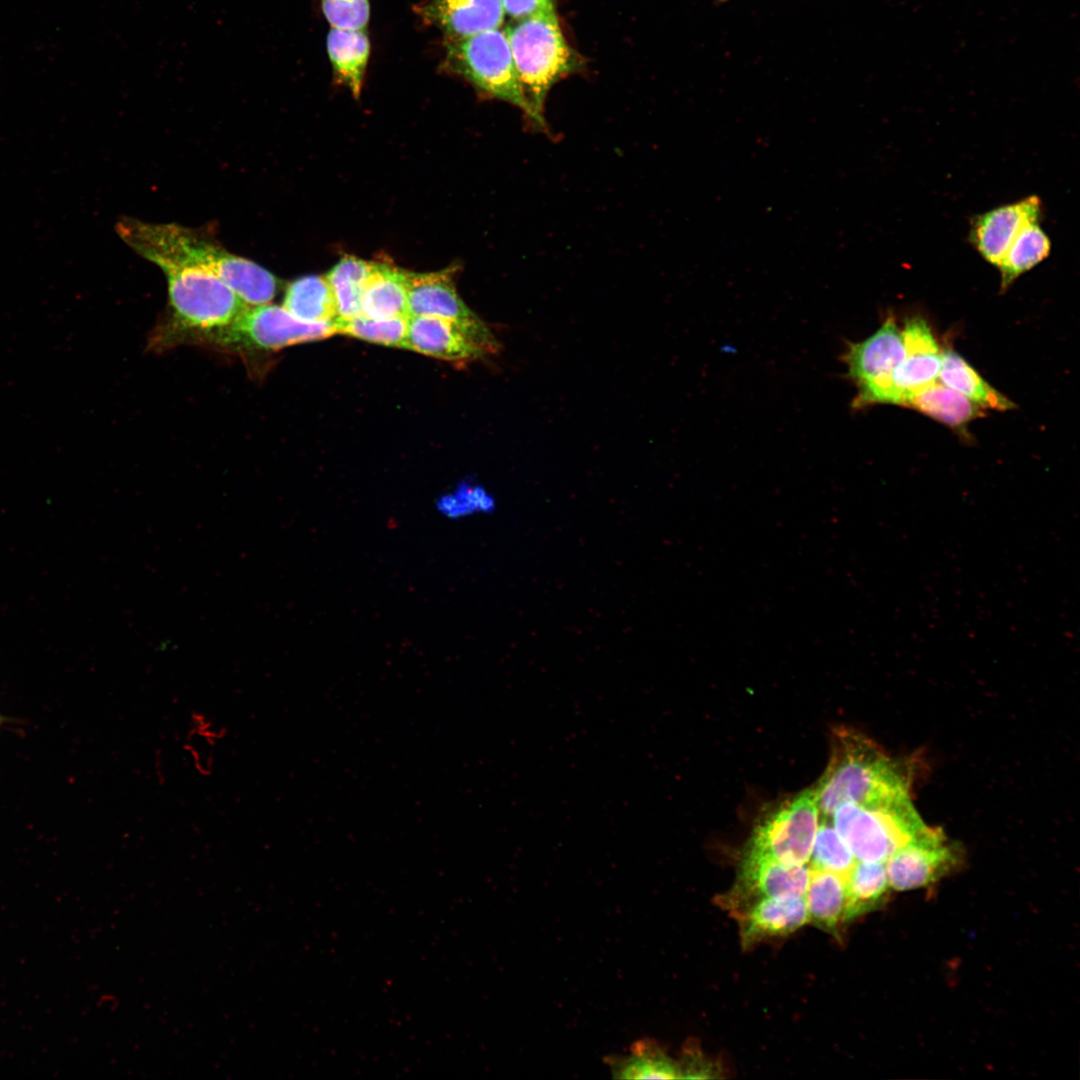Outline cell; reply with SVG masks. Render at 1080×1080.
I'll return each instance as SVG.
<instances>
[{
	"label": "cell",
	"instance_id": "12",
	"mask_svg": "<svg viewBox=\"0 0 1080 1080\" xmlns=\"http://www.w3.org/2000/svg\"><path fill=\"white\" fill-rule=\"evenodd\" d=\"M956 856L944 834L926 826L886 861L889 885L898 891L926 887L951 870Z\"/></svg>",
	"mask_w": 1080,
	"mask_h": 1080
},
{
	"label": "cell",
	"instance_id": "13",
	"mask_svg": "<svg viewBox=\"0 0 1080 1080\" xmlns=\"http://www.w3.org/2000/svg\"><path fill=\"white\" fill-rule=\"evenodd\" d=\"M1042 216V201L1031 195L973 217L968 239L984 260L997 267L1021 228Z\"/></svg>",
	"mask_w": 1080,
	"mask_h": 1080
},
{
	"label": "cell",
	"instance_id": "20",
	"mask_svg": "<svg viewBox=\"0 0 1080 1080\" xmlns=\"http://www.w3.org/2000/svg\"><path fill=\"white\" fill-rule=\"evenodd\" d=\"M899 405L913 408L960 431L982 415L979 407L964 395L935 382L906 394Z\"/></svg>",
	"mask_w": 1080,
	"mask_h": 1080
},
{
	"label": "cell",
	"instance_id": "5",
	"mask_svg": "<svg viewBox=\"0 0 1080 1080\" xmlns=\"http://www.w3.org/2000/svg\"><path fill=\"white\" fill-rule=\"evenodd\" d=\"M444 66L480 92L511 103L534 123L523 95L503 27L463 38L447 39Z\"/></svg>",
	"mask_w": 1080,
	"mask_h": 1080
},
{
	"label": "cell",
	"instance_id": "24",
	"mask_svg": "<svg viewBox=\"0 0 1080 1080\" xmlns=\"http://www.w3.org/2000/svg\"><path fill=\"white\" fill-rule=\"evenodd\" d=\"M847 901L844 922L879 907L890 887L883 862L855 861L845 876Z\"/></svg>",
	"mask_w": 1080,
	"mask_h": 1080
},
{
	"label": "cell",
	"instance_id": "21",
	"mask_svg": "<svg viewBox=\"0 0 1080 1080\" xmlns=\"http://www.w3.org/2000/svg\"><path fill=\"white\" fill-rule=\"evenodd\" d=\"M810 869L805 892L809 920L819 928L833 933L844 922L847 901L845 876L827 870Z\"/></svg>",
	"mask_w": 1080,
	"mask_h": 1080
},
{
	"label": "cell",
	"instance_id": "19",
	"mask_svg": "<svg viewBox=\"0 0 1080 1080\" xmlns=\"http://www.w3.org/2000/svg\"><path fill=\"white\" fill-rule=\"evenodd\" d=\"M327 52L337 82L357 98L361 94L369 55L370 40L365 29L331 27Z\"/></svg>",
	"mask_w": 1080,
	"mask_h": 1080
},
{
	"label": "cell",
	"instance_id": "18",
	"mask_svg": "<svg viewBox=\"0 0 1080 1080\" xmlns=\"http://www.w3.org/2000/svg\"><path fill=\"white\" fill-rule=\"evenodd\" d=\"M361 315L373 319L409 317L406 270L372 262L362 294Z\"/></svg>",
	"mask_w": 1080,
	"mask_h": 1080
},
{
	"label": "cell",
	"instance_id": "17",
	"mask_svg": "<svg viewBox=\"0 0 1080 1080\" xmlns=\"http://www.w3.org/2000/svg\"><path fill=\"white\" fill-rule=\"evenodd\" d=\"M405 349L452 362L486 354L459 326L433 316H409Z\"/></svg>",
	"mask_w": 1080,
	"mask_h": 1080
},
{
	"label": "cell",
	"instance_id": "14",
	"mask_svg": "<svg viewBox=\"0 0 1080 1080\" xmlns=\"http://www.w3.org/2000/svg\"><path fill=\"white\" fill-rule=\"evenodd\" d=\"M902 335L905 356L892 376L894 404L898 405L906 394L935 382L942 363V351L925 319H906Z\"/></svg>",
	"mask_w": 1080,
	"mask_h": 1080
},
{
	"label": "cell",
	"instance_id": "25",
	"mask_svg": "<svg viewBox=\"0 0 1080 1080\" xmlns=\"http://www.w3.org/2000/svg\"><path fill=\"white\" fill-rule=\"evenodd\" d=\"M1051 251V241L1042 229L1040 221H1031L1017 233L997 268L1000 271L1002 291L1023 273L1046 259Z\"/></svg>",
	"mask_w": 1080,
	"mask_h": 1080
},
{
	"label": "cell",
	"instance_id": "7",
	"mask_svg": "<svg viewBox=\"0 0 1080 1080\" xmlns=\"http://www.w3.org/2000/svg\"><path fill=\"white\" fill-rule=\"evenodd\" d=\"M337 334L336 320L308 323L283 306L270 303L247 306L231 324L195 337L192 342L231 351H276Z\"/></svg>",
	"mask_w": 1080,
	"mask_h": 1080
},
{
	"label": "cell",
	"instance_id": "29",
	"mask_svg": "<svg viewBox=\"0 0 1080 1080\" xmlns=\"http://www.w3.org/2000/svg\"><path fill=\"white\" fill-rule=\"evenodd\" d=\"M810 859V868L843 876H846L856 861L845 841L827 819H822L817 828Z\"/></svg>",
	"mask_w": 1080,
	"mask_h": 1080
},
{
	"label": "cell",
	"instance_id": "30",
	"mask_svg": "<svg viewBox=\"0 0 1080 1080\" xmlns=\"http://www.w3.org/2000/svg\"><path fill=\"white\" fill-rule=\"evenodd\" d=\"M494 497L483 487L463 482L436 501L438 513L449 520H460L495 510Z\"/></svg>",
	"mask_w": 1080,
	"mask_h": 1080
},
{
	"label": "cell",
	"instance_id": "22",
	"mask_svg": "<svg viewBox=\"0 0 1080 1080\" xmlns=\"http://www.w3.org/2000/svg\"><path fill=\"white\" fill-rule=\"evenodd\" d=\"M942 384L961 393L979 408L998 411L1013 409L1015 404L989 385L960 355L951 349L942 352L939 376Z\"/></svg>",
	"mask_w": 1080,
	"mask_h": 1080
},
{
	"label": "cell",
	"instance_id": "32",
	"mask_svg": "<svg viewBox=\"0 0 1080 1080\" xmlns=\"http://www.w3.org/2000/svg\"><path fill=\"white\" fill-rule=\"evenodd\" d=\"M506 16L511 20L555 11V0H501Z\"/></svg>",
	"mask_w": 1080,
	"mask_h": 1080
},
{
	"label": "cell",
	"instance_id": "8",
	"mask_svg": "<svg viewBox=\"0 0 1080 1080\" xmlns=\"http://www.w3.org/2000/svg\"><path fill=\"white\" fill-rule=\"evenodd\" d=\"M905 356L902 331L892 316L867 339L848 343L842 356L847 376L857 389L854 409L874 404H894L892 376Z\"/></svg>",
	"mask_w": 1080,
	"mask_h": 1080
},
{
	"label": "cell",
	"instance_id": "33",
	"mask_svg": "<svg viewBox=\"0 0 1080 1080\" xmlns=\"http://www.w3.org/2000/svg\"><path fill=\"white\" fill-rule=\"evenodd\" d=\"M15 719L4 716L0 713V729L8 724L14 723Z\"/></svg>",
	"mask_w": 1080,
	"mask_h": 1080
},
{
	"label": "cell",
	"instance_id": "3",
	"mask_svg": "<svg viewBox=\"0 0 1080 1080\" xmlns=\"http://www.w3.org/2000/svg\"><path fill=\"white\" fill-rule=\"evenodd\" d=\"M143 258L157 265L168 283L170 314L156 328L152 347L167 349L234 322L248 306L213 274L161 252Z\"/></svg>",
	"mask_w": 1080,
	"mask_h": 1080
},
{
	"label": "cell",
	"instance_id": "28",
	"mask_svg": "<svg viewBox=\"0 0 1080 1080\" xmlns=\"http://www.w3.org/2000/svg\"><path fill=\"white\" fill-rule=\"evenodd\" d=\"M409 317L373 319L358 315L336 319L337 334L384 346L405 348Z\"/></svg>",
	"mask_w": 1080,
	"mask_h": 1080
},
{
	"label": "cell",
	"instance_id": "10",
	"mask_svg": "<svg viewBox=\"0 0 1080 1080\" xmlns=\"http://www.w3.org/2000/svg\"><path fill=\"white\" fill-rule=\"evenodd\" d=\"M454 270L406 271L409 316H433L459 326L486 354L498 350V342L485 323L472 312L455 288Z\"/></svg>",
	"mask_w": 1080,
	"mask_h": 1080
},
{
	"label": "cell",
	"instance_id": "2",
	"mask_svg": "<svg viewBox=\"0 0 1080 1080\" xmlns=\"http://www.w3.org/2000/svg\"><path fill=\"white\" fill-rule=\"evenodd\" d=\"M116 231L139 256L161 252L203 269L224 282L249 306L270 303L277 293L278 282L271 272L186 227L121 218Z\"/></svg>",
	"mask_w": 1080,
	"mask_h": 1080
},
{
	"label": "cell",
	"instance_id": "26",
	"mask_svg": "<svg viewBox=\"0 0 1080 1080\" xmlns=\"http://www.w3.org/2000/svg\"><path fill=\"white\" fill-rule=\"evenodd\" d=\"M372 262L356 256H343L325 275L336 303L337 319L361 315V299Z\"/></svg>",
	"mask_w": 1080,
	"mask_h": 1080
},
{
	"label": "cell",
	"instance_id": "11",
	"mask_svg": "<svg viewBox=\"0 0 1080 1080\" xmlns=\"http://www.w3.org/2000/svg\"><path fill=\"white\" fill-rule=\"evenodd\" d=\"M810 871L806 864L781 863L748 849L736 886L722 903L736 912L761 898L804 896Z\"/></svg>",
	"mask_w": 1080,
	"mask_h": 1080
},
{
	"label": "cell",
	"instance_id": "1",
	"mask_svg": "<svg viewBox=\"0 0 1080 1080\" xmlns=\"http://www.w3.org/2000/svg\"><path fill=\"white\" fill-rule=\"evenodd\" d=\"M910 777L904 765L878 745L847 728L835 730L832 753L815 789L823 819L844 803L880 808L909 797Z\"/></svg>",
	"mask_w": 1080,
	"mask_h": 1080
},
{
	"label": "cell",
	"instance_id": "27",
	"mask_svg": "<svg viewBox=\"0 0 1080 1080\" xmlns=\"http://www.w3.org/2000/svg\"><path fill=\"white\" fill-rule=\"evenodd\" d=\"M609 1063L614 1077L617 1078H682L680 1064L674 1062L655 1042L650 1040L637 1041L632 1046L630 1055L614 1058Z\"/></svg>",
	"mask_w": 1080,
	"mask_h": 1080
},
{
	"label": "cell",
	"instance_id": "6",
	"mask_svg": "<svg viewBox=\"0 0 1080 1080\" xmlns=\"http://www.w3.org/2000/svg\"><path fill=\"white\" fill-rule=\"evenodd\" d=\"M831 816L833 826L857 861L886 863L926 828L910 797L880 808L844 803Z\"/></svg>",
	"mask_w": 1080,
	"mask_h": 1080
},
{
	"label": "cell",
	"instance_id": "15",
	"mask_svg": "<svg viewBox=\"0 0 1080 1080\" xmlns=\"http://www.w3.org/2000/svg\"><path fill=\"white\" fill-rule=\"evenodd\" d=\"M419 10L447 39L500 28L506 16L501 0H430Z\"/></svg>",
	"mask_w": 1080,
	"mask_h": 1080
},
{
	"label": "cell",
	"instance_id": "4",
	"mask_svg": "<svg viewBox=\"0 0 1080 1080\" xmlns=\"http://www.w3.org/2000/svg\"><path fill=\"white\" fill-rule=\"evenodd\" d=\"M504 29L535 124L545 127L548 92L560 79L579 71L582 60L567 42L556 11L511 20Z\"/></svg>",
	"mask_w": 1080,
	"mask_h": 1080
},
{
	"label": "cell",
	"instance_id": "23",
	"mask_svg": "<svg viewBox=\"0 0 1080 1080\" xmlns=\"http://www.w3.org/2000/svg\"><path fill=\"white\" fill-rule=\"evenodd\" d=\"M282 306L297 319L308 323L338 318L334 295L325 276L309 275L289 283Z\"/></svg>",
	"mask_w": 1080,
	"mask_h": 1080
},
{
	"label": "cell",
	"instance_id": "16",
	"mask_svg": "<svg viewBox=\"0 0 1080 1080\" xmlns=\"http://www.w3.org/2000/svg\"><path fill=\"white\" fill-rule=\"evenodd\" d=\"M734 913L745 946L790 934L809 921L804 896L761 898Z\"/></svg>",
	"mask_w": 1080,
	"mask_h": 1080
},
{
	"label": "cell",
	"instance_id": "9",
	"mask_svg": "<svg viewBox=\"0 0 1080 1080\" xmlns=\"http://www.w3.org/2000/svg\"><path fill=\"white\" fill-rule=\"evenodd\" d=\"M819 814L815 790L803 791L756 827L748 849L781 863L806 864L810 860Z\"/></svg>",
	"mask_w": 1080,
	"mask_h": 1080
},
{
	"label": "cell",
	"instance_id": "31",
	"mask_svg": "<svg viewBox=\"0 0 1080 1080\" xmlns=\"http://www.w3.org/2000/svg\"><path fill=\"white\" fill-rule=\"evenodd\" d=\"M321 5L331 27L365 29L369 21V0H321Z\"/></svg>",
	"mask_w": 1080,
	"mask_h": 1080
}]
</instances>
